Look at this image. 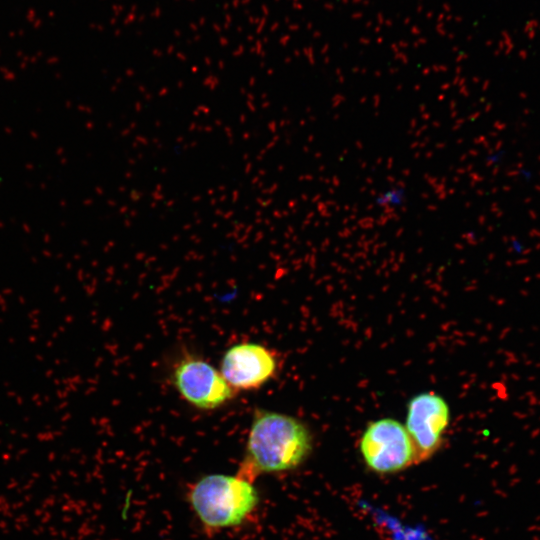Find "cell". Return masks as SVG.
I'll use <instances>...</instances> for the list:
<instances>
[{
  "mask_svg": "<svg viewBox=\"0 0 540 540\" xmlns=\"http://www.w3.org/2000/svg\"><path fill=\"white\" fill-rule=\"evenodd\" d=\"M311 435L297 418L258 410L250 427L245 457L238 475L253 482L262 473L299 466L311 451Z\"/></svg>",
  "mask_w": 540,
  "mask_h": 540,
  "instance_id": "6da1fadb",
  "label": "cell"
},
{
  "mask_svg": "<svg viewBox=\"0 0 540 540\" xmlns=\"http://www.w3.org/2000/svg\"><path fill=\"white\" fill-rule=\"evenodd\" d=\"M188 500L201 523L211 530L240 525L257 507L253 482L236 475L210 474L198 480Z\"/></svg>",
  "mask_w": 540,
  "mask_h": 540,
  "instance_id": "7a4b0ae2",
  "label": "cell"
},
{
  "mask_svg": "<svg viewBox=\"0 0 540 540\" xmlns=\"http://www.w3.org/2000/svg\"><path fill=\"white\" fill-rule=\"evenodd\" d=\"M360 452L367 467L378 474L396 473L417 463L415 446L405 426L391 418L367 426Z\"/></svg>",
  "mask_w": 540,
  "mask_h": 540,
  "instance_id": "3957f363",
  "label": "cell"
},
{
  "mask_svg": "<svg viewBox=\"0 0 540 540\" xmlns=\"http://www.w3.org/2000/svg\"><path fill=\"white\" fill-rule=\"evenodd\" d=\"M172 379L179 394L193 406L212 410L234 396V389L220 371L208 362L186 357L174 368Z\"/></svg>",
  "mask_w": 540,
  "mask_h": 540,
  "instance_id": "277c9868",
  "label": "cell"
},
{
  "mask_svg": "<svg viewBox=\"0 0 540 540\" xmlns=\"http://www.w3.org/2000/svg\"><path fill=\"white\" fill-rule=\"evenodd\" d=\"M449 414L447 402L433 392L410 400L405 428L415 446L417 463L429 459L441 446Z\"/></svg>",
  "mask_w": 540,
  "mask_h": 540,
  "instance_id": "5b68a950",
  "label": "cell"
},
{
  "mask_svg": "<svg viewBox=\"0 0 540 540\" xmlns=\"http://www.w3.org/2000/svg\"><path fill=\"white\" fill-rule=\"evenodd\" d=\"M277 371L274 353L257 343H240L230 347L221 360L220 372L234 390L261 387Z\"/></svg>",
  "mask_w": 540,
  "mask_h": 540,
  "instance_id": "8992f818",
  "label": "cell"
},
{
  "mask_svg": "<svg viewBox=\"0 0 540 540\" xmlns=\"http://www.w3.org/2000/svg\"><path fill=\"white\" fill-rule=\"evenodd\" d=\"M407 199V191L401 186H392L381 193L375 199L376 205L385 210H396L401 208Z\"/></svg>",
  "mask_w": 540,
  "mask_h": 540,
  "instance_id": "52a82bcc",
  "label": "cell"
}]
</instances>
